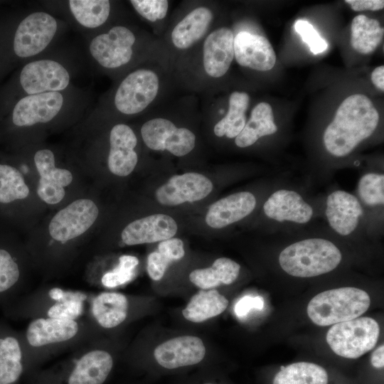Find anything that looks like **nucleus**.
<instances>
[{
  "instance_id": "obj_1",
  "label": "nucleus",
  "mask_w": 384,
  "mask_h": 384,
  "mask_svg": "<svg viewBox=\"0 0 384 384\" xmlns=\"http://www.w3.org/2000/svg\"><path fill=\"white\" fill-rule=\"evenodd\" d=\"M294 238L279 251L277 261L287 274L311 278L335 270L343 261L339 238L323 221L291 231Z\"/></svg>"
},
{
  "instance_id": "obj_2",
  "label": "nucleus",
  "mask_w": 384,
  "mask_h": 384,
  "mask_svg": "<svg viewBox=\"0 0 384 384\" xmlns=\"http://www.w3.org/2000/svg\"><path fill=\"white\" fill-rule=\"evenodd\" d=\"M287 175L262 202V215L267 232L293 231L323 220L324 196H314L305 184L294 183Z\"/></svg>"
},
{
  "instance_id": "obj_3",
  "label": "nucleus",
  "mask_w": 384,
  "mask_h": 384,
  "mask_svg": "<svg viewBox=\"0 0 384 384\" xmlns=\"http://www.w3.org/2000/svg\"><path fill=\"white\" fill-rule=\"evenodd\" d=\"M379 121V113L367 96H348L324 129L322 144L325 151L336 159L349 156L375 132Z\"/></svg>"
},
{
  "instance_id": "obj_4",
  "label": "nucleus",
  "mask_w": 384,
  "mask_h": 384,
  "mask_svg": "<svg viewBox=\"0 0 384 384\" xmlns=\"http://www.w3.org/2000/svg\"><path fill=\"white\" fill-rule=\"evenodd\" d=\"M98 329L87 319L37 318L21 332L26 364L79 346L97 338Z\"/></svg>"
},
{
  "instance_id": "obj_5",
  "label": "nucleus",
  "mask_w": 384,
  "mask_h": 384,
  "mask_svg": "<svg viewBox=\"0 0 384 384\" xmlns=\"http://www.w3.org/2000/svg\"><path fill=\"white\" fill-rule=\"evenodd\" d=\"M90 294L60 287L43 289L26 295L11 307L16 318L80 319L87 316Z\"/></svg>"
},
{
  "instance_id": "obj_6",
  "label": "nucleus",
  "mask_w": 384,
  "mask_h": 384,
  "mask_svg": "<svg viewBox=\"0 0 384 384\" xmlns=\"http://www.w3.org/2000/svg\"><path fill=\"white\" fill-rule=\"evenodd\" d=\"M322 220L328 229L342 240L375 237L356 196L343 189L335 188L324 196Z\"/></svg>"
},
{
  "instance_id": "obj_7",
  "label": "nucleus",
  "mask_w": 384,
  "mask_h": 384,
  "mask_svg": "<svg viewBox=\"0 0 384 384\" xmlns=\"http://www.w3.org/2000/svg\"><path fill=\"white\" fill-rule=\"evenodd\" d=\"M370 304V299L366 291L345 287L318 294L309 302L306 311L314 324L326 326L358 318Z\"/></svg>"
},
{
  "instance_id": "obj_8",
  "label": "nucleus",
  "mask_w": 384,
  "mask_h": 384,
  "mask_svg": "<svg viewBox=\"0 0 384 384\" xmlns=\"http://www.w3.org/2000/svg\"><path fill=\"white\" fill-rule=\"evenodd\" d=\"M379 335L380 326L375 320L360 317L334 324L326 339L336 355L353 359L372 350Z\"/></svg>"
},
{
  "instance_id": "obj_9",
  "label": "nucleus",
  "mask_w": 384,
  "mask_h": 384,
  "mask_svg": "<svg viewBox=\"0 0 384 384\" xmlns=\"http://www.w3.org/2000/svg\"><path fill=\"white\" fill-rule=\"evenodd\" d=\"M65 365L66 384H102L111 373L114 358L95 339L73 351Z\"/></svg>"
},
{
  "instance_id": "obj_10",
  "label": "nucleus",
  "mask_w": 384,
  "mask_h": 384,
  "mask_svg": "<svg viewBox=\"0 0 384 384\" xmlns=\"http://www.w3.org/2000/svg\"><path fill=\"white\" fill-rule=\"evenodd\" d=\"M159 87V78L154 71L135 70L119 85L114 96L115 107L125 114L141 112L155 99Z\"/></svg>"
},
{
  "instance_id": "obj_11",
  "label": "nucleus",
  "mask_w": 384,
  "mask_h": 384,
  "mask_svg": "<svg viewBox=\"0 0 384 384\" xmlns=\"http://www.w3.org/2000/svg\"><path fill=\"white\" fill-rule=\"evenodd\" d=\"M145 144L155 151L167 150L173 155L183 156L191 152L196 144L195 134L186 128H178L169 119L154 118L141 128Z\"/></svg>"
},
{
  "instance_id": "obj_12",
  "label": "nucleus",
  "mask_w": 384,
  "mask_h": 384,
  "mask_svg": "<svg viewBox=\"0 0 384 384\" xmlns=\"http://www.w3.org/2000/svg\"><path fill=\"white\" fill-rule=\"evenodd\" d=\"M99 214L96 204L90 199L76 200L59 210L48 225L53 240L62 243L85 233Z\"/></svg>"
},
{
  "instance_id": "obj_13",
  "label": "nucleus",
  "mask_w": 384,
  "mask_h": 384,
  "mask_svg": "<svg viewBox=\"0 0 384 384\" xmlns=\"http://www.w3.org/2000/svg\"><path fill=\"white\" fill-rule=\"evenodd\" d=\"M58 28L49 14L35 12L18 25L14 39V50L21 58H28L43 51L53 40Z\"/></svg>"
},
{
  "instance_id": "obj_14",
  "label": "nucleus",
  "mask_w": 384,
  "mask_h": 384,
  "mask_svg": "<svg viewBox=\"0 0 384 384\" xmlns=\"http://www.w3.org/2000/svg\"><path fill=\"white\" fill-rule=\"evenodd\" d=\"M134 43L135 36L129 28L116 26L95 37L90 44V52L102 67L116 68L129 62Z\"/></svg>"
},
{
  "instance_id": "obj_15",
  "label": "nucleus",
  "mask_w": 384,
  "mask_h": 384,
  "mask_svg": "<svg viewBox=\"0 0 384 384\" xmlns=\"http://www.w3.org/2000/svg\"><path fill=\"white\" fill-rule=\"evenodd\" d=\"M70 82L68 70L53 60H39L26 64L20 74V83L29 95L59 92Z\"/></svg>"
},
{
  "instance_id": "obj_16",
  "label": "nucleus",
  "mask_w": 384,
  "mask_h": 384,
  "mask_svg": "<svg viewBox=\"0 0 384 384\" xmlns=\"http://www.w3.org/2000/svg\"><path fill=\"white\" fill-rule=\"evenodd\" d=\"M354 195L361 204L375 236L383 233L384 173L381 169L363 171L358 179Z\"/></svg>"
},
{
  "instance_id": "obj_17",
  "label": "nucleus",
  "mask_w": 384,
  "mask_h": 384,
  "mask_svg": "<svg viewBox=\"0 0 384 384\" xmlns=\"http://www.w3.org/2000/svg\"><path fill=\"white\" fill-rule=\"evenodd\" d=\"M213 188L211 181L203 174L186 173L173 176L156 191L155 196L159 203L174 206L203 199Z\"/></svg>"
},
{
  "instance_id": "obj_18",
  "label": "nucleus",
  "mask_w": 384,
  "mask_h": 384,
  "mask_svg": "<svg viewBox=\"0 0 384 384\" xmlns=\"http://www.w3.org/2000/svg\"><path fill=\"white\" fill-rule=\"evenodd\" d=\"M129 312L130 301L125 294L103 292L90 295L86 318L98 330L112 329L124 323Z\"/></svg>"
},
{
  "instance_id": "obj_19",
  "label": "nucleus",
  "mask_w": 384,
  "mask_h": 384,
  "mask_svg": "<svg viewBox=\"0 0 384 384\" xmlns=\"http://www.w3.org/2000/svg\"><path fill=\"white\" fill-rule=\"evenodd\" d=\"M34 162L40 175L37 194L45 203L56 204L65 196V186L73 181L72 174L67 169L55 166V157L49 149H41L34 155Z\"/></svg>"
},
{
  "instance_id": "obj_20",
  "label": "nucleus",
  "mask_w": 384,
  "mask_h": 384,
  "mask_svg": "<svg viewBox=\"0 0 384 384\" xmlns=\"http://www.w3.org/2000/svg\"><path fill=\"white\" fill-rule=\"evenodd\" d=\"M258 205L257 196L243 191L230 194L213 203L206 215L207 225L222 229L241 221L250 215Z\"/></svg>"
},
{
  "instance_id": "obj_21",
  "label": "nucleus",
  "mask_w": 384,
  "mask_h": 384,
  "mask_svg": "<svg viewBox=\"0 0 384 384\" xmlns=\"http://www.w3.org/2000/svg\"><path fill=\"white\" fill-rule=\"evenodd\" d=\"M63 104V97L59 92L28 95L15 105L13 122L18 127L48 122L59 113Z\"/></svg>"
},
{
  "instance_id": "obj_22",
  "label": "nucleus",
  "mask_w": 384,
  "mask_h": 384,
  "mask_svg": "<svg viewBox=\"0 0 384 384\" xmlns=\"http://www.w3.org/2000/svg\"><path fill=\"white\" fill-rule=\"evenodd\" d=\"M205 354L202 340L186 335L169 339L157 346L154 351L156 362L167 369L197 364L204 358Z\"/></svg>"
},
{
  "instance_id": "obj_23",
  "label": "nucleus",
  "mask_w": 384,
  "mask_h": 384,
  "mask_svg": "<svg viewBox=\"0 0 384 384\" xmlns=\"http://www.w3.org/2000/svg\"><path fill=\"white\" fill-rule=\"evenodd\" d=\"M233 48L234 57L241 66L267 71L275 65V52L270 41L261 35L240 31L234 37Z\"/></svg>"
},
{
  "instance_id": "obj_24",
  "label": "nucleus",
  "mask_w": 384,
  "mask_h": 384,
  "mask_svg": "<svg viewBox=\"0 0 384 384\" xmlns=\"http://www.w3.org/2000/svg\"><path fill=\"white\" fill-rule=\"evenodd\" d=\"M175 220L166 214H154L135 220L122 230V242L127 245L161 242L174 237L177 232Z\"/></svg>"
},
{
  "instance_id": "obj_25",
  "label": "nucleus",
  "mask_w": 384,
  "mask_h": 384,
  "mask_svg": "<svg viewBox=\"0 0 384 384\" xmlns=\"http://www.w3.org/2000/svg\"><path fill=\"white\" fill-rule=\"evenodd\" d=\"M233 41V33L226 27L215 30L206 38L203 62L208 75L220 78L228 72L234 58Z\"/></svg>"
},
{
  "instance_id": "obj_26",
  "label": "nucleus",
  "mask_w": 384,
  "mask_h": 384,
  "mask_svg": "<svg viewBox=\"0 0 384 384\" xmlns=\"http://www.w3.org/2000/svg\"><path fill=\"white\" fill-rule=\"evenodd\" d=\"M110 149L108 167L114 175L126 176L134 169L138 157L134 148L137 144L133 130L127 124H117L110 134Z\"/></svg>"
},
{
  "instance_id": "obj_27",
  "label": "nucleus",
  "mask_w": 384,
  "mask_h": 384,
  "mask_svg": "<svg viewBox=\"0 0 384 384\" xmlns=\"http://www.w3.org/2000/svg\"><path fill=\"white\" fill-rule=\"evenodd\" d=\"M26 364L21 333L0 324V384H14Z\"/></svg>"
},
{
  "instance_id": "obj_28",
  "label": "nucleus",
  "mask_w": 384,
  "mask_h": 384,
  "mask_svg": "<svg viewBox=\"0 0 384 384\" xmlns=\"http://www.w3.org/2000/svg\"><path fill=\"white\" fill-rule=\"evenodd\" d=\"M277 131L271 105L267 102H260L252 109L249 120L235 138V143L240 148L249 147L260 139L273 135Z\"/></svg>"
},
{
  "instance_id": "obj_29",
  "label": "nucleus",
  "mask_w": 384,
  "mask_h": 384,
  "mask_svg": "<svg viewBox=\"0 0 384 384\" xmlns=\"http://www.w3.org/2000/svg\"><path fill=\"white\" fill-rule=\"evenodd\" d=\"M212 19L209 9L201 6L193 9L173 29V44L179 49L188 48L205 35Z\"/></svg>"
},
{
  "instance_id": "obj_30",
  "label": "nucleus",
  "mask_w": 384,
  "mask_h": 384,
  "mask_svg": "<svg viewBox=\"0 0 384 384\" xmlns=\"http://www.w3.org/2000/svg\"><path fill=\"white\" fill-rule=\"evenodd\" d=\"M240 265L228 257L216 259L211 267L197 269L189 274L190 281L202 289H211L221 284L229 285L238 277Z\"/></svg>"
},
{
  "instance_id": "obj_31",
  "label": "nucleus",
  "mask_w": 384,
  "mask_h": 384,
  "mask_svg": "<svg viewBox=\"0 0 384 384\" xmlns=\"http://www.w3.org/2000/svg\"><path fill=\"white\" fill-rule=\"evenodd\" d=\"M228 300L216 289L200 290L193 295L182 311L183 317L194 323H201L223 313Z\"/></svg>"
},
{
  "instance_id": "obj_32",
  "label": "nucleus",
  "mask_w": 384,
  "mask_h": 384,
  "mask_svg": "<svg viewBox=\"0 0 384 384\" xmlns=\"http://www.w3.org/2000/svg\"><path fill=\"white\" fill-rule=\"evenodd\" d=\"M383 35V27L376 19L360 14L352 20L351 45L361 54H370L375 51L380 44Z\"/></svg>"
},
{
  "instance_id": "obj_33",
  "label": "nucleus",
  "mask_w": 384,
  "mask_h": 384,
  "mask_svg": "<svg viewBox=\"0 0 384 384\" xmlns=\"http://www.w3.org/2000/svg\"><path fill=\"white\" fill-rule=\"evenodd\" d=\"M250 103V97L245 92H233L229 97V108L226 115L214 127L217 137L226 136L235 138L243 129L246 121V111Z\"/></svg>"
},
{
  "instance_id": "obj_34",
  "label": "nucleus",
  "mask_w": 384,
  "mask_h": 384,
  "mask_svg": "<svg viewBox=\"0 0 384 384\" xmlns=\"http://www.w3.org/2000/svg\"><path fill=\"white\" fill-rule=\"evenodd\" d=\"M329 375L321 366L309 362H297L282 366L272 384H328Z\"/></svg>"
},
{
  "instance_id": "obj_35",
  "label": "nucleus",
  "mask_w": 384,
  "mask_h": 384,
  "mask_svg": "<svg viewBox=\"0 0 384 384\" xmlns=\"http://www.w3.org/2000/svg\"><path fill=\"white\" fill-rule=\"evenodd\" d=\"M185 255L183 243L178 238H169L161 241L158 250L150 253L147 258V272L154 281L160 280L169 265L181 260Z\"/></svg>"
},
{
  "instance_id": "obj_36",
  "label": "nucleus",
  "mask_w": 384,
  "mask_h": 384,
  "mask_svg": "<svg viewBox=\"0 0 384 384\" xmlns=\"http://www.w3.org/2000/svg\"><path fill=\"white\" fill-rule=\"evenodd\" d=\"M69 6L77 21L90 28L102 25L110 12V3L107 0H71Z\"/></svg>"
},
{
  "instance_id": "obj_37",
  "label": "nucleus",
  "mask_w": 384,
  "mask_h": 384,
  "mask_svg": "<svg viewBox=\"0 0 384 384\" xmlns=\"http://www.w3.org/2000/svg\"><path fill=\"white\" fill-rule=\"evenodd\" d=\"M28 194L29 188L20 171L11 166L0 164V203L24 199Z\"/></svg>"
},
{
  "instance_id": "obj_38",
  "label": "nucleus",
  "mask_w": 384,
  "mask_h": 384,
  "mask_svg": "<svg viewBox=\"0 0 384 384\" xmlns=\"http://www.w3.org/2000/svg\"><path fill=\"white\" fill-rule=\"evenodd\" d=\"M138 265L139 260L137 257L129 255H121L117 265L101 275L99 283L108 289L125 284L134 277Z\"/></svg>"
},
{
  "instance_id": "obj_39",
  "label": "nucleus",
  "mask_w": 384,
  "mask_h": 384,
  "mask_svg": "<svg viewBox=\"0 0 384 384\" xmlns=\"http://www.w3.org/2000/svg\"><path fill=\"white\" fill-rule=\"evenodd\" d=\"M19 265L12 255L4 249H0V302L13 295L20 282Z\"/></svg>"
},
{
  "instance_id": "obj_40",
  "label": "nucleus",
  "mask_w": 384,
  "mask_h": 384,
  "mask_svg": "<svg viewBox=\"0 0 384 384\" xmlns=\"http://www.w3.org/2000/svg\"><path fill=\"white\" fill-rule=\"evenodd\" d=\"M294 28L314 55L321 53L327 49L326 41L321 37L309 21L299 19L294 23Z\"/></svg>"
},
{
  "instance_id": "obj_41",
  "label": "nucleus",
  "mask_w": 384,
  "mask_h": 384,
  "mask_svg": "<svg viewBox=\"0 0 384 384\" xmlns=\"http://www.w3.org/2000/svg\"><path fill=\"white\" fill-rule=\"evenodd\" d=\"M130 3L142 17L152 22L163 19L169 8L166 0H132Z\"/></svg>"
},
{
  "instance_id": "obj_42",
  "label": "nucleus",
  "mask_w": 384,
  "mask_h": 384,
  "mask_svg": "<svg viewBox=\"0 0 384 384\" xmlns=\"http://www.w3.org/2000/svg\"><path fill=\"white\" fill-rule=\"evenodd\" d=\"M264 306V299L261 296L246 295L240 299L235 305L234 311L237 316H245L251 309L261 310Z\"/></svg>"
},
{
  "instance_id": "obj_43",
  "label": "nucleus",
  "mask_w": 384,
  "mask_h": 384,
  "mask_svg": "<svg viewBox=\"0 0 384 384\" xmlns=\"http://www.w3.org/2000/svg\"><path fill=\"white\" fill-rule=\"evenodd\" d=\"M345 2L355 11H378L384 7L383 0H346Z\"/></svg>"
},
{
  "instance_id": "obj_44",
  "label": "nucleus",
  "mask_w": 384,
  "mask_h": 384,
  "mask_svg": "<svg viewBox=\"0 0 384 384\" xmlns=\"http://www.w3.org/2000/svg\"><path fill=\"white\" fill-rule=\"evenodd\" d=\"M384 346L383 344L378 346L371 354L370 363L378 369L383 368L384 366Z\"/></svg>"
},
{
  "instance_id": "obj_45",
  "label": "nucleus",
  "mask_w": 384,
  "mask_h": 384,
  "mask_svg": "<svg viewBox=\"0 0 384 384\" xmlns=\"http://www.w3.org/2000/svg\"><path fill=\"white\" fill-rule=\"evenodd\" d=\"M371 80L373 85L383 92L384 90V66L375 68L371 73Z\"/></svg>"
},
{
  "instance_id": "obj_46",
  "label": "nucleus",
  "mask_w": 384,
  "mask_h": 384,
  "mask_svg": "<svg viewBox=\"0 0 384 384\" xmlns=\"http://www.w3.org/2000/svg\"><path fill=\"white\" fill-rule=\"evenodd\" d=\"M204 384H213V383H204Z\"/></svg>"
}]
</instances>
